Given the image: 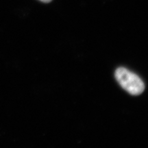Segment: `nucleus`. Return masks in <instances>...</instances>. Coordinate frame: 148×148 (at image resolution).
Wrapping results in <instances>:
<instances>
[{"label":"nucleus","mask_w":148,"mask_h":148,"mask_svg":"<svg viewBox=\"0 0 148 148\" xmlns=\"http://www.w3.org/2000/svg\"><path fill=\"white\" fill-rule=\"evenodd\" d=\"M39 1H42V2H44V3H49V2H50L51 0H39Z\"/></svg>","instance_id":"obj_2"},{"label":"nucleus","mask_w":148,"mask_h":148,"mask_svg":"<svg viewBox=\"0 0 148 148\" xmlns=\"http://www.w3.org/2000/svg\"><path fill=\"white\" fill-rule=\"evenodd\" d=\"M115 78L123 89L132 95H140L145 90V84L136 74L123 67L115 71Z\"/></svg>","instance_id":"obj_1"}]
</instances>
